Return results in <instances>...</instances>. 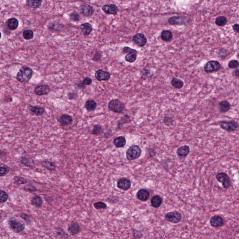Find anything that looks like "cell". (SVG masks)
Instances as JSON below:
<instances>
[{
  "label": "cell",
  "mask_w": 239,
  "mask_h": 239,
  "mask_svg": "<svg viewBox=\"0 0 239 239\" xmlns=\"http://www.w3.org/2000/svg\"><path fill=\"white\" fill-rule=\"evenodd\" d=\"M33 71L29 67H23L20 69L16 74V79L21 83H28L32 77Z\"/></svg>",
  "instance_id": "obj_1"
},
{
  "label": "cell",
  "mask_w": 239,
  "mask_h": 239,
  "mask_svg": "<svg viewBox=\"0 0 239 239\" xmlns=\"http://www.w3.org/2000/svg\"><path fill=\"white\" fill-rule=\"evenodd\" d=\"M108 107L109 110L115 113L121 114L123 112L125 109V105L118 99L110 100L108 103Z\"/></svg>",
  "instance_id": "obj_2"
},
{
  "label": "cell",
  "mask_w": 239,
  "mask_h": 239,
  "mask_svg": "<svg viewBox=\"0 0 239 239\" xmlns=\"http://www.w3.org/2000/svg\"><path fill=\"white\" fill-rule=\"evenodd\" d=\"M219 124L222 129L228 132H234L239 128V124L238 122L234 121H219Z\"/></svg>",
  "instance_id": "obj_3"
},
{
  "label": "cell",
  "mask_w": 239,
  "mask_h": 239,
  "mask_svg": "<svg viewBox=\"0 0 239 239\" xmlns=\"http://www.w3.org/2000/svg\"><path fill=\"white\" fill-rule=\"evenodd\" d=\"M142 150L138 145H133L129 148L126 152V157L129 160H133L138 158L141 156Z\"/></svg>",
  "instance_id": "obj_4"
},
{
  "label": "cell",
  "mask_w": 239,
  "mask_h": 239,
  "mask_svg": "<svg viewBox=\"0 0 239 239\" xmlns=\"http://www.w3.org/2000/svg\"><path fill=\"white\" fill-rule=\"evenodd\" d=\"M8 223L10 229L16 233H20L25 229V224L22 221L17 219H9Z\"/></svg>",
  "instance_id": "obj_5"
},
{
  "label": "cell",
  "mask_w": 239,
  "mask_h": 239,
  "mask_svg": "<svg viewBox=\"0 0 239 239\" xmlns=\"http://www.w3.org/2000/svg\"><path fill=\"white\" fill-rule=\"evenodd\" d=\"M220 64L217 61L211 60L205 63L204 66V71L206 73H212L219 70Z\"/></svg>",
  "instance_id": "obj_6"
},
{
  "label": "cell",
  "mask_w": 239,
  "mask_h": 239,
  "mask_svg": "<svg viewBox=\"0 0 239 239\" xmlns=\"http://www.w3.org/2000/svg\"><path fill=\"white\" fill-rule=\"evenodd\" d=\"M165 219L173 223H178L181 220L182 215L179 212H169L165 214Z\"/></svg>",
  "instance_id": "obj_7"
},
{
  "label": "cell",
  "mask_w": 239,
  "mask_h": 239,
  "mask_svg": "<svg viewBox=\"0 0 239 239\" xmlns=\"http://www.w3.org/2000/svg\"><path fill=\"white\" fill-rule=\"evenodd\" d=\"M51 91L50 86L47 85H40L35 87L34 92L38 96H43L47 95Z\"/></svg>",
  "instance_id": "obj_8"
},
{
  "label": "cell",
  "mask_w": 239,
  "mask_h": 239,
  "mask_svg": "<svg viewBox=\"0 0 239 239\" xmlns=\"http://www.w3.org/2000/svg\"><path fill=\"white\" fill-rule=\"evenodd\" d=\"M168 23L171 25H183L188 22V19L185 16H174L169 18Z\"/></svg>",
  "instance_id": "obj_9"
},
{
  "label": "cell",
  "mask_w": 239,
  "mask_h": 239,
  "mask_svg": "<svg viewBox=\"0 0 239 239\" xmlns=\"http://www.w3.org/2000/svg\"><path fill=\"white\" fill-rule=\"evenodd\" d=\"M102 10L107 15H115L118 13L119 9L115 4H106L102 7Z\"/></svg>",
  "instance_id": "obj_10"
},
{
  "label": "cell",
  "mask_w": 239,
  "mask_h": 239,
  "mask_svg": "<svg viewBox=\"0 0 239 239\" xmlns=\"http://www.w3.org/2000/svg\"><path fill=\"white\" fill-rule=\"evenodd\" d=\"M133 41L138 46L143 47L147 44V39L144 34L137 33L133 37Z\"/></svg>",
  "instance_id": "obj_11"
},
{
  "label": "cell",
  "mask_w": 239,
  "mask_h": 239,
  "mask_svg": "<svg viewBox=\"0 0 239 239\" xmlns=\"http://www.w3.org/2000/svg\"><path fill=\"white\" fill-rule=\"evenodd\" d=\"M111 74L108 71H104L102 70H98L95 73V78L98 81H107L110 79Z\"/></svg>",
  "instance_id": "obj_12"
},
{
  "label": "cell",
  "mask_w": 239,
  "mask_h": 239,
  "mask_svg": "<svg viewBox=\"0 0 239 239\" xmlns=\"http://www.w3.org/2000/svg\"><path fill=\"white\" fill-rule=\"evenodd\" d=\"M81 12L84 16L89 17L94 13V9L92 6L86 3H83L80 6Z\"/></svg>",
  "instance_id": "obj_13"
},
{
  "label": "cell",
  "mask_w": 239,
  "mask_h": 239,
  "mask_svg": "<svg viewBox=\"0 0 239 239\" xmlns=\"http://www.w3.org/2000/svg\"><path fill=\"white\" fill-rule=\"evenodd\" d=\"M67 230L71 235L74 236L80 233L81 228L77 222L72 221L68 226Z\"/></svg>",
  "instance_id": "obj_14"
},
{
  "label": "cell",
  "mask_w": 239,
  "mask_h": 239,
  "mask_svg": "<svg viewBox=\"0 0 239 239\" xmlns=\"http://www.w3.org/2000/svg\"><path fill=\"white\" fill-rule=\"evenodd\" d=\"M211 225L212 227H221L224 225V220L222 217L219 215H215L212 217L210 221Z\"/></svg>",
  "instance_id": "obj_15"
},
{
  "label": "cell",
  "mask_w": 239,
  "mask_h": 239,
  "mask_svg": "<svg viewBox=\"0 0 239 239\" xmlns=\"http://www.w3.org/2000/svg\"><path fill=\"white\" fill-rule=\"evenodd\" d=\"M117 186L118 188L124 190H128L131 187V182L129 179L121 178L118 180Z\"/></svg>",
  "instance_id": "obj_16"
},
{
  "label": "cell",
  "mask_w": 239,
  "mask_h": 239,
  "mask_svg": "<svg viewBox=\"0 0 239 239\" xmlns=\"http://www.w3.org/2000/svg\"><path fill=\"white\" fill-rule=\"evenodd\" d=\"M58 121L61 126H67L73 122V119L71 115L68 114H63L59 117Z\"/></svg>",
  "instance_id": "obj_17"
},
{
  "label": "cell",
  "mask_w": 239,
  "mask_h": 239,
  "mask_svg": "<svg viewBox=\"0 0 239 239\" xmlns=\"http://www.w3.org/2000/svg\"><path fill=\"white\" fill-rule=\"evenodd\" d=\"M29 109L32 113L38 116H42L45 112V108L39 106L30 105Z\"/></svg>",
  "instance_id": "obj_18"
},
{
  "label": "cell",
  "mask_w": 239,
  "mask_h": 239,
  "mask_svg": "<svg viewBox=\"0 0 239 239\" xmlns=\"http://www.w3.org/2000/svg\"><path fill=\"white\" fill-rule=\"evenodd\" d=\"M137 197L142 201H146L150 197V193L147 190L142 189L137 193Z\"/></svg>",
  "instance_id": "obj_19"
},
{
  "label": "cell",
  "mask_w": 239,
  "mask_h": 239,
  "mask_svg": "<svg viewBox=\"0 0 239 239\" xmlns=\"http://www.w3.org/2000/svg\"><path fill=\"white\" fill-rule=\"evenodd\" d=\"M80 29L84 35L87 36L90 35L92 31L91 24L89 23H85L80 25Z\"/></svg>",
  "instance_id": "obj_20"
},
{
  "label": "cell",
  "mask_w": 239,
  "mask_h": 239,
  "mask_svg": "<svg viewBox=\"0 0 239 239\" xmlns=\"http://www.w3.org/2000/svg\"><path fill=\"white\" fill-rule=\"evenodd\" d=\"M190 149L187 145H184L179 147L177 150V155L179 157L185 158L186 157L190 152Z\"/></svg>",
  "instance_id": "obj_21"
},
{
  "label": "cell",
  "mask_w": 239,
  "mask_h": 239,
  "mask_svg": "<svg viewBox=\"0 0 239 239\" xmlns=\"http://www.w3.org/2000/svg\"><path fill=\"white\" fill-rule=\"evenodd\" d=\"M7 25L8 28H9L11 31H14L17 29L19 26V21L16 18L12 17L9 18L8 20Z\"/></svg>",
  "instance_id": "obj_22"
},
{
  "label": "cell",
  "mask_w": 239,
  "mask_h": 239,
  "mask_svg": "<svg viewBox=\"0 0 239 239\" xmlns=\"http://www.w3.org/2000/svg\"><path fill=\"white\" fill-rule=\"evenodd\" d=\"M136 58H137V51L135 49H133V51L125 56L124 59L125 61L128 62L133 63L136 60Z\"/></svg>",
  "instance_id": "obj_23"
},
{
  "label": "cell",
  "mask_w": 239,
  "mask_h": 239,
  "mask_svg": "<svg viewBox=\"0 0 239 239\" xmlns=\"http://www.w3.org/2000/svg\"><path fill=\"white\" fill-rule=\"evenodd\" d=\"M43 201L41 197L35 195L32 197L31 200V204L37 208H40L43 205Z\"/></svg>",
  "instance_id": "obj_24"
},
{
  "label": "cell",
  "mask_w": 239,
  "mask_h": 239,
  "mask_svg": "<svg viewBox=\"0 0 239 239\" xmlns=\"http://www.w3.org/2000/svg\"><path fill=\"white\" fill-rule=\"evenodd\" d=\"M114 144L117 148H122L126 143V140L125 137L120 136L116 137L114 140Z\"/></svg>",
  "instance_id": "obj_25"
},
{
  "label": "cell",
  "mask_w": 239,
  "mask_h": 239,
  "mask_svg": "<svg viewBox=\"0 0 239 239\" xmlns=\"http://www.w3.org/2000/svg\"><path fill=\"white\" fill-rule=\"evenodd\" d=\"M230 103L228 101L224 100L219 103V108L221 113H226L230 109Z\"/></svg>",
  "instance_id": "obj_26"
},
{
  "label": "cell",
  "mask_w": 239,
  "mask_h": 239,
  "mask_svg": "<svg viewBox=\"0 0 239 239\" xmlns=\"http://www.w3.org/2000/svg\"><path fill=\"white\" fill-rule=\"evenodd\" d=\"M92 79L91 78L89 77H86L84 78L82 81L78 83L77 84V86L78 89H85V86L86 85H90L92 83Z\"/></svg>",
  "instance_id": "obj_27"
},
{
  "label": "cell",
  "mask_w": 239,
  "mask_h": 239,
  "mask_svg": "<svg viewBox=\"0 0 239 239\" xmlns=\"http://www.w3.org/2000/svg\"><path fill=\"white\" fill-rule=\"evenodd\" d=\"M97 107V103L93 100H89L85 102V107L89 112H92L95 110Z\"/></svg>",
  "instance_id": "obj_28"
},
{
  "label": "cell",
  "mask_w": 239,
  "mask_h": 239,
  "mask_svg": "<svg viewBox=\"0 0 239 239\" xmlns=\"http://www.w3.org/2000/svg\"><path fill=\"white\" fill-rule=\"evenodd\" d=\"M41 164L44 168H45L47 170H49V171H54L56 169V164L54 162H51V161L45 160V161H42L41 162Z\"/></svg>",
  "instance_id": "obj_29"
},
{
  "label": "cell",
  "mask_w": 239,
  "mask_h": 239,
  "mask_svg": "<svg viewBox=\"0 0 239 239\" xmlns=\"http://www.w3.org/2000/svg\"><path fill=\"white\" fill-rule=\"evenodd\" d=\"M162 204V199L159 196L155 195L151 200V204L153 208H158L161 206Z\"/></svg>",
  "instance_id": "obj_30"
},
{
  "label": "cell",
  "mask_w": 239,
  "mask_h": 239,
  "mask_svg": "<svg viewBox=\"0 0 239 239\" xmlns=\"http://www.w3.org/2000/svg\"><path fill=\"white\" fill-rule=\"evenodd\" d=\"M161 38L164 41L168 42L171 41L173 38V34L171 31L168 30H164L162 32L161 35Z\"/></svg>",
  "instance_id": "obj_31"
},
{
  "label": "cell",
  "mask_w": 239,
  "mask_h": 239,
  "mask_svg": "<svg viewBox=\"0 0 239 239\" xmlns=\"http://www.w3.org/2000/svg\"><path fill=\"white\" fill-rule=\"evenodd\" d=\"M172 85L175 89H181L184 86V82L179 78H173L171 82Z\"/></svg>",
  "instance_id": "obj_32"
},
{
  "label": "cell",
  "mask_w": 239,
  "mask_h": 239,
  "mask_svg": "<svg viewBox=\"0 0 239 239\" xmlns=\"http://www.w3.org/2000/svg\"><path fill=\"white\" fill-rule=\"evenodd\" d=\"M10 172V169L8 166L3 163L0 164V177L6 176Z\"/></svg>",
  "instance_id": "obj_33"
},
{
  "label": "cell",
  "mask_w": 239,
  "mask_h": 239,
  "mask_svg": "<svg viewBox=\"0 0 239 239\" xmlns=\"http://www.w3.org/2000/svg\"><path fill=\"white\" fill-rule=\"evenodd\" d=\"M43 1H31V0H27L26 1V5H28L31 8H38L41 6Z\"/></svg>",
  "instance_id": "obj_34"
},
{
  "label": "cell",
  "mask_w": 239,
  "mask_h": 239,
  "mask_svg": "<svg viewBox=\"0 0 239 239\" xmlns=\"http://www.w3.org/2000/svg\"><path fill=\"white\" fill-rule=\"evenodd\" d=\"M227 20L224 16H219L215 20L216 24L218 26H224L227 24Z\"/></svg>",
  "instance_id": "obj_35"
},
{
  "label": "cell",
  "mask_w": 239,
  "mask_h": 239,
  "mask_svg": "<svg viewBox=\"0 0 239 239\" xmlns=\"http://www.w3.org/2000/svg\"><path fill=\"white\" fill-rule=\"evenodd\" d=\"M55 232L56 233V234L58 235V236H60V237L62 238H64V239H68L69 238L70 236H69L68 234L61 227H57L55 228Z\"/></svg>",
  "instance_id": "obj_36"
},
{
  "label": "cell",
  "mask_w": 239,
  "mask_h": 239,
  "mask_svg": "<svg viewBox=\"0 0 239 239\" xmlns=\"http://www.w3.org/2000/svg\"><path fill=\"white\" fill-rule=\"evenodd\" d=\"M20 163L23 165L25 166L28 167V168H33V164L32 163L31 160H30L28 158H26V157H21V159H20Z\"/></svg>",
  "instance_id": "obj_37"
},
{
  "label": "cell",
  "mask_w": 239,
  "mask_h": 239,
  "mask_svg": "<svg viewBox=\"0 0 239 239\" xmlns=\"http://www.w3.org/2000/svg\"><path fill=\"white\" fill-rule=\"evenodd\" d=\"M23 36L24 39L29 40L33 38L34 37V32L31 30H25L23 31Z\"/></svg>",
  "instance_id": "obj_38"
},
{
  "label": "cell",
  "mask_w": 239,
  "mask_h": 239,
  "mask_svg": "<svg viewBox=\"0 0 239 239\" xmlns=\"http://www.w3.org/2000/svg\"><path fill=\"white\" fill-rule=\"evenodd\" d=\"M103 129L102 127L100 125H95L91 131V134L93 135H99L102 134Z\"/></svg>",
  "instance_id": "obj_39"
},
{
  "label": "cell",
  "mask_w": 239,
  "mask_h": 239,
  "mask_svg": "<svg viewBox=\"0 0 239 239\" xmlns=\"http://www.w3.org/2000/svg\"><path fill=\"white\" fill-rule=\"evenodd\" d=\"M14 180L15 183H16V185H25L27 183L26 179L20 176H16L14 177Z\"/></svg>",
  "instance_id": "obj_40"
},
{
  "label": "cell",
  "mask_w": 239,
  "mask_h": 239,
  "mask_svg": "<svg viewBox=\"0 0 239 239\" xmlns=\"http://www.w3.org/2000/svg\"><path fill=\"white\" fill-rule=\"evenodd\" d=\"M228 177H229V176H228V175L226 173L220 172L219 173L216 175V179L219 182L222 183Z\"/></svg>",
  "instance_id": "obj_41"
},
{
  "label": "cell",
  "mask_w": 239,
  "mask_h": 239,
  "mask_svg": "<svg viewBox=\"0 0 239 239\" xmlns=\"http://www.w3.org/2000/svg\"><path fill=\"white\" fill-rule=\"evenodd\" d=\"M69 18L71 21L78 22L80 20V16L76 11H74L70 14Z\"/></svg>",
  "instance_id": "obj_42"
},
{
  "label": "cell",
  "mask_w": 239,
  "mask_h": 239,
  "mask_svg": "<svg viewBox=\"0 0 239 239\" xmlns=\"http://www.w3.org/2000/svg\"><path fill=\"white\" fill-rule=\"evenodd\" d=\"M93 206L95 209L97 210L105 209L106 208L107 205L105 203L103 202L99 201L97 202L94 203L93 204Z\"/></svg>",
  "instance_id": "obj_43"
},
{
  "label": "cell",
  "mask_w": 239,
  "mask_h": 239,
  "mask_svg": "<svg viewBox=\"0 0 239 239\" xmlns=\"http://www.w3.org/2000/svg\"><path fill=\"white\" fill-rule=\"evenodd\" d=\"M9 198V195L5 191L1 190V199L0 202L1 203H4L6 202Z\"/></svg>",
  "instance_id": "obj_44"
},
{
  "label": "cell",
  "mask_w": 239,
  "mask_h": 239,
  "mask_svg": "<svg viewBox=\"0 0 239 239\" xmlns=\"http://www.w3.org/2000/svg\"><path fill=\"white\" fill-rule=\"evenodd\" d=\"M239 66V62L237 60H232L229 62L228 67L229 68L234 69L238 67Z\"/></svg>",
  "instance_id": "obj_45"
},
{
  "label": "cell",
  "mask_w": 239,
  "mask_h": 239,
  "mask_svg": "<svg viewBox=\"0 0 239 239\" xmlns=\"http://www.w3.org/2000/svg\"><path fill=\"white\" fill-rule=\"evenodd\" d=\"M130 121V118L128 115H124V117H122L121 119L118 122V126L119 128H120V126H122L124 123L128 122Z\"/></svg>",
  "instance_id": "obj_46"
},
{
  "label": "cell",
  "mask_w": 239,
  "mask_h": 239,
  "mask_svg": "<svg viewBox=\"0 0 239 239\" xmlns=\"http://www.w3.org/2000/svg\"><path fill=\"white\" fill-rule=\"evenodd\" d=\"M24 189L26 191H28L29 192H37L38 190L36 187L33 185H31V184H29V185H27V186H25L24 187Z\"/></svg>",
  "instance_id": "obj_47"
},
{
  "label": "cell",
  "mask_w": 239,
  "mask_h": 239,
  "mask_svg": "<svg viewBox=\"0 0 239 239\" xmlns=\"http://www.w3.org/2000/svg\"><path fill=\"white\" fill-rule=\"evenodd\" d=\"M222 186L225 189H227L230 187L232 185L231 180L230 179V178L228 177L222 183Z\"/></svg>",
  "instance_id": "obj_48"
},
{
  "label": "cell",
  "mask_w": 239,
  "mask_h": 239,
  "mask_svg": "<svg viewBox=\"0 0 239 239\" xmlns=\"http://www.w3.org/2000/svg\"><path fill=\"white\" fill-rule=\"evenodd\" d=\"M173 122V120L172 117L165 116V118H164V122L166 125L169 126V125L172 124Z\"/></svg>",
  "instance_id": "obj_49"
},
{
  "label": "cell",
  "mask_w": 239,
  "mask_h": 239,
  "mask_svg": "<svg viewBox=\"0 0 239 239\" xmlns=\"http://www.w3.org/2000/svg\"><path fill=\"white\" fill-rule=\"evenodd\" d=\"M68 98L69 100H74L77 98L78 95L74 92H69L68 93Z\"/></svg>",
  "instance_id": "obj_50"
},
{
  "label": "cell",
  "mask_w": 239,
  "mask_h": 239,
  "mask_svg": "<svg viewBox=\"0 0 239 239\" xmlns=\"http://www.w3.org/2000/svg\"><path fill=\"white\" fill-rule=\"evenodd\" d=\"M101 57H102V55L100 53H97L94 54V56H93V60L94 61H98L100 60L101 59Z\"/></svg>",
  "instance_id": "obj_51"
},
{
  "label": "cell",
  "mask_w": 239,
  "mask_h": 239,
  "mask_svg": "<svg viewBox=\"0 0 239 239\" xmlns=\"http://www.w3.org/2000/svg\"><path fill=\"white\" fill-rule=\"evenodd\" d=\"M133 235H134V237H135V236H136V238H141V237H142V236H143V234H142L141 233V231H138V230H133Z\"/></svg>",
  "instance_id": "obj_52"
},
{
  "label": "cell",
  "mask_w": 239,
  "mask_h": 239,
  "mask_svg": "<svg viewBox=\"0 0 239 239\" xmlns=\"http://www.w3.org/2000/svg\"><path fill=\"white\" fill-rule=\"evenodd\" d=\"M20 217H21V218L23 219H24V220H25L26 222H27L28 221H30V219H29L30 216H29L28 215H27V214H25V213H22V214L20 215Z\"/></svg>",
  "instance_id": "obj_53"
},
{
  "label": "cell",
  "mask_w": 239,
  "mask_h": 239,
  "mask_svg": "<svg viewBox=\"0 0 239 239\" xmlns=\"http://www.w3.org/2000/svg\"><path fill=\"white\" fill-rule=\"evenodd\" d=\"M232 28L235 33H239V24H234L233 25Z\"/></svg>",
  "instance_id": "obj_54"
},
{
  "label": "cell",
  "mask_w": 239,
  "mask_h": 239,
  "mask_svg": "<svg viewBox=\"0 0 239 239\" xmlns=\"http://www.w3.org/2000/svg\"><path fill=\"white\" fill-rule=\"evenodd\" d=\"M233 74L236 77L239 78V69L234 70L233 72Z\"/></svg>",
  "instance_id": "obj_55"
},
{
  "label": "cell",
  "mask_w": 239,
  "mask_h": 239,
  "mask_svg": "<svg viewBox=\"0 0 239 239\" xmlns=\"http://www.w3.org/2000/svg\"><path fill=\"white\" fill-rule=\"evenodd\" d=\"M237 58H238V59H239V53L237 54Z\"/></svg>",
  "instance_id": "obj_56"
}]
</instances>
